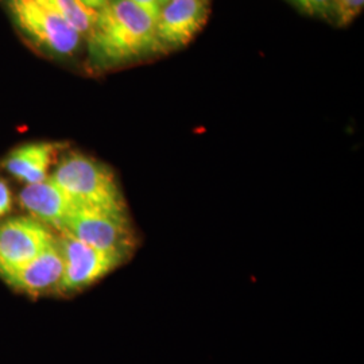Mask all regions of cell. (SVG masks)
<instances>
[{"label": "cell", "instance_id": "cell-1", "mask_svg": "<svg viewBox=\"0 0 364 364\" xmlns=\"http://www.w3.org/2000/svg\"><path fill=\"white\" fill-rule=\"evenodd\" d=\"M91 64L109 69L162 52L156 21L130 0H109L87 36Z\"/></svg>", "mask_w": 364, "mask_h": 364}, {"label": "cell", "instance_id": "cell-2", "mask_svg": "<svg viewBox=\"0 0 364 364\" xmlns=\"http://www.w3.org/2000/svg\"><path fill=\"white\" fill-rule=\"evenodd\" d=\"M49 177L78 207L127 212L115 174L92 156L69 151L55 162Z\"/></svg>", "mask_w": 364, "mask_h": 364}, {"label": "cell", "instance_id": "cell-3", "mask_svg": "<svg viewBox=\"0 0 364 364\" xmlns=\"http://www.w3.org/2000/svg\"><path fill=\"white\" fill-rule=\"evenodd\" d=\"M57 232L69 235L91 247L122 255L127 260L138 245V236L127 212L77 207Z\"/></svg>", "mask_w": 364, "mask_h": 364}, {"label": "cell", "instance_id": "cell-4", "mask_svg": "<svg viewBox=\"0 0 364 364\" xmlns=\"http://www.w3.org/2000/svg\"><path fill=\"white\" fill-rule=\"evenodd\" d=\"M14 22L43 52L69 57L77 50L82 37L63 18L38 0H6Z\"/></svg>", "mask_w": 364, "mask_h": 364}, {"label": "cell", "instance_id": "cell-5", "mask_svg": "<svg viewBox=\"0 0 364 364\" xmlns=\"http://www.w3.org/2000/svg\"><path fill=\"white\" fill-rule=\"evenodd\" d=\"M57 243L64 260L61 294L78 293L114 272L126 258L91 247L69 235L58 232Z\"/></svg>", "mask_w": 364, "mask_h": 364}, {"label": "cell", "instance_id": "cell-6", "mask_svg": "<svg viewBox=\"0 0 364 364\" xmlns=\"http://www.w3.org/2000/svg\"><path fill=\"white\" fill-rule=\"evenodd\" d=\"M54 239L53 228L33 216L0 219V274L36 258Z\"/></svg>", "mask_w": 364, "mask_h": 364}, {"label": "cell", "instance_id": "cell-7", "mask_svg": "<svg viewBox=\"0 0 364 364\" xmlns=\"http://www.w3.org/2000/svg\"><path fill=\"white\" fill-rule=\"evenodd\" d=\"M208 18L207 0H169L156 16V34L162 52L188 45Z\"/></svg>", "mask_w": 364, "mask_h": 364}, {"label": "cell", "instance_id": "cell-8", "mask_svg": "<svg viewBox=\"0 0 364 364\" xmlns=\"http://www.w3.org/2000/svg\"><path fill=\"white\" fill-rule=\"evenodd\" d=\"M63 277L64 260L57 243V234L52 245H49L36 258L10 272L0 274V278L6 284L31 297L58 293Z\"/></svg>", "mask_w": 364, "mask_h": 364}, {"label": "cell", "instance_id": "cell-9", "mask_svg": "<svg viewBox=\"0 0 364 364\" xmlns=\"http://www.w3.org/2000/svg\"><path fill=\"white\" fill-rule=\"evenodd\" d=\"M21 207L30 216L58 231L66 218L78 205L65 192L48 177L43 181L26 185L18 196Z\"/></svg>", "mask_w": 364, "mask_h": 364}, {"label": "cell", "instance_id": "cell-10", "mask_svg": "<svg viewBox=\"0 0 364 364\" xmlns=\"http://www.w3.org/2000/svg\"><path fill=\"white\" fill-rule=\"evenodd\" d=\"M64 144L57 142H30L11 150L3 159V168L18 181L26 185L43 181L57 162Z\"/></svg>", "mask_w": 364, "mask_h": 364}, {"label": "cell", "instance_id": "cell-11", "mask_svg": "<svg viewBox=\"0 0 364 364\" xmlns=\"http://www.w3.org/2000/svg\"><path fill=\"white\" fill-rule=\"evenodd\" d=\"M50 11L63 18L84 38L91 31L97 11H93L78 0H38Z\"/></svg>", "mask_w": 364, "mask_h": 364}, {"label": "cell", "instance_id": "cell-12", "mask_svg": "<svg viewBox=\"0 0 364 364\" xmlns=\"http://www.w3.org/2000/svg\"><path fill=\"white\" fill-rule=\"evenodd\" d=\"M364 0H333V14L340 25H348L362 13Z\"/></svg>", "mask_w": 364, "mask_h": 364}, {"label": "cell", "instance_id": "cell-13", "mask_svg": "<svg viewBox=\"0 0 364 364\" xmlns=\"http://www.w3.org/2000/svg\"><path fill=\"white\" fill-rule=\"evenodd\" d=\"M293 3L302 13L318 16V18H329L333 14V0H289Z\"/></svg>", "mask_w": 364, "mask_h": 364}, {"label": "cell", "instance_id": "cell-14", "mask_svg": "<svg viewBox=\"0 0 364 364\" xmlns=\"http://www.w3.org/2000/svg\"><path fill=\"white\" fill-rule=\"evenodd\" d=\"M13 209V192L9 183L0 178V219L6 218Z\"/></svg>", "mask_w": 364, "mask_h": 364}, {"label": "cell", "instance_id": "cell-15", "mask_svg": "<svg viewBox=\"0 0 364 364\" xmlns=\"http://www.w3.org/2000/svg\"><path fill=\"white\" fill-rule=\"evenodd\" d=\"M136 7L144 10V13L150 15L154 21H156V16L159 14V10L162 7L161 0H130Z\"/></svg>", "mask_w": 364, "mask_h": 364}, {"label": "cell", "instance_id": "cell-16", "mask_svg": "<svg viewBox=\"0 0 364 364\" xmlns=\"http://www.w3.org/2000/svg\"><path fill=\"white\" fill-rule=\"evenodd\" d=\"M78 1H81L84 6H87L88 9H91L93 11H99L102 7H105L109 0H78Z\"/></svg>", "mask_w": 364, "mask_h": 364}, {"label": "cell", "instance_id": "cell-17", "mask_svg": "<svg viewBox=\"0 0 364 364\" xmlns=\"http://www.w3.org/2000/svg\"><path fill=\"white\" fill-rule=\"evenodd\" d=\"M166 1H169V0H161V4H164V3H166Z\"/></svg>", "mask_w": 364, "mask_h": 364}]
</instances>
